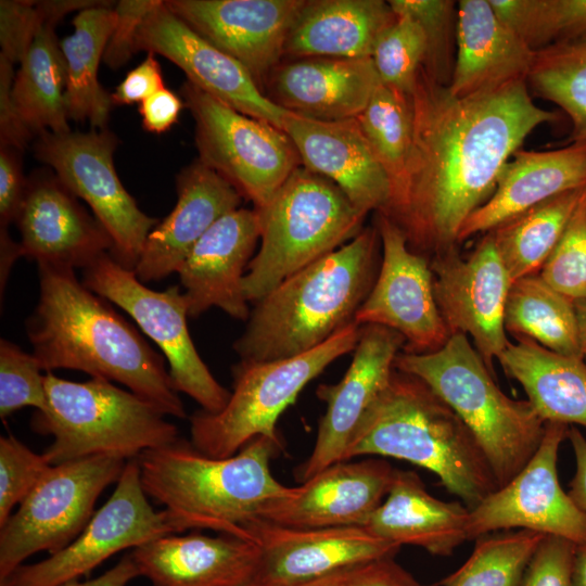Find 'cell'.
<instances>
[{"mask_svg":"<svg viewBox=\"0 0 586 586\" xmlns=\"http://www.w3.org/2000/svg\"><path fill=\"white\" fill-rule=\"evenodd\" d=\"M395 20L388 1L305 0L289 31L283 60L371 58L378 38Z\"/></svg>","mask_w":586,"mask_h":586,"instance_id":"1f68e13d","label":"cell"},{"mask_svg":"<svg viewBox=\"0 0 586 586\" xmlns=\"http://www.w3.org/2000/svg\"><path fill=\"white\" fill-rule=\"evenodd\" d=\"M569 425L546 422L542 443L526 466L470 510L468 540L500 530H530L586 544V518L559 482V448Z\"/></svg>","mask_w":586,"mask_h":586,"instance_id":"9a60e30c","label":"cell"},{"mask_svg":"<svg viewBox=\"0 0 586 586\" xmlns=\"http://www.w3.org/2000/svg\"><path fill=\"white\" fill-rule=\"evenodd\" d=\"M568 440L575 458V472L568 494L586 518V437L577 426H570Z\"/></svg>","mask_w":586,"mask_h":586,"instance_id":"9f6ffc18","label":"cell"},{"mask_svg":"<svg viewBox=\"0 0 586 586\" xmlns=\"http://www.w3.org/2000/svg\"><path fill=\"white\" fill-rule=\"evenodd\" d=\"M375 227L380 268L354 322L395 330L405 339V352H434L450 334L435 301L430 259L409 249L403 230L386 215L377 213Z\"/></svg>","mask_w":586,"mask_h":586,"instance_id":"2e32d148","label":"cell"},{"mask_svg":"<svg viewBox=\"0 0 586 586\" xmlns=\"http://www.w3.org/2000/svg\"><path fill=\"white\" fill-rule=\"evenodd\" d=\"M165 88L162 68L154 53L129 71L120 84L111 93L113 105L141 103L152 94Z\"/></svg>","mask_w":586,"mask_h":586,"instance_id":"db71d44e","label":"cell"},{"mask_svg":"<svg viewBox=\"0 0 586 586\" xmlns=\"http://www.w3.org/2000/svg\"><path fill=\"white\" fill-rule=\"evenodd\" d=\"M258 239L260 225L254 208L230 212L204 233L177 271L189 318L216 306L234 319H249L242 281Z\"/></svg>","mask_w":586,"mask_h":586,"instance_id":"cb8c5ba5","label":"cell"},{"mask_svg":"<svg viewBox=\"0 0 586 586\" xmlns=\"http://www.w3.org/2000/svg\"><path fill=\"white\" fill-rule=\"evenodd\" d=\"M526 84L572 123L570 141H586V36L535 51Z\"/></svg>","mask_w":586,"mask_h":586,"instance_id":"74e56055","label":"cell"},{"mask_svg":"<svg viewBox=\"0 0 586 586\" xmlns=\"http://www.w3.org/2000/svg\"><path fill=\"white\" fill-rule=\"evenodd\" d=\"M412 142L402 187L382 214L415 253L456 246L468 217L493 194L502 166L539 125L558 120L538 107L526 81L458 98L421 67L410 94Z\"/></svg>","mask_w":586,"mask_h":586,"instance_id":"6da1fadb","label":"cell"},{"mask_svg":"<svg viewBox=\"0 0 586 586\" xmlns=\"http://www.w3.org/2000/svg\"><path fill=\"white\" fill-rule=\"evenodd\" d=\"M282 129L302 166L334 182L358 211H386L392 184L356 118L322 122L290 112Z\"/></svg>","mask_w":586,"mask_h":586,"instance_id":"d4e9b609","label":"cell"},{"mask_svg":"<svg viewBox=\"0 0 586 586\" xmlns=\"http://www.w3.org/2000/svg\"><path fill=\"white\" fill-rule=\"evenodd\" d=\"M44 387L48 406L31 425L53 437L43 453L51 466L95 455L129 460L180 438L156 406L106 379L73 382L48 371Z\"/></svg>","mask_w":586,"mask_h":586,"instance_id":"52a82bcc","label":"cell"},{"mask_svg":"<svg viewBox=\"0 0 586 586\" xmlns=\"http://www.w3.org/2000/svg\"><path fill=\"white\" fill-rule=\"evenodd\" d=\"M576 546L569 539L546 535L528 562L519 586H574Z\"/></svg>","mask_w":586,"mask_h":586,"instance_id":"c3c4849f","label":"cell"},{"mask_svg":"<svg viewBox=\"0 0 586 586\" xmlns=\"http://www.w3.org/2000/svg\"><path fill=\"white\" fill-rule=\"evenodd\" d=\"M538 275L571 301H586V188Z\"/></svg>","mask_w":586,"mask_h":586,"instance_id":"f6af8a7d","label":"cell"},{"mask_svg":"<svg viewBox=\"0 0 586 586\" xmlns=\"http://www.w3.org/2000/svg\"><path fill=\"white\" fill-rule=\"evenodd\" d=\"M586 187V141L551 151L518 150L502 166L493 194L463 222L457 242L489 232L559 194Z\"/></svg>","mask_w":586,"mask_h":586,"instance_id":"f1b7e54d","label":"cell"},{"mask_svg":"<svg viewBox=\"0 0 586 586\" xmlns=\"http://www.w3.org/2000/svg\"><path fill=\"white\" fill-rule=\"evenodd\" d=\"M305 0H165L206 41L237 60L264 92L283 61L289 31ZM265 94V93H264Z\"/></svg>","mask_w":586,"mask_h":586,"instance_id":"d6986e66","label":"cell"},{"mask_svg":"<svg viewBox=\"0 0 586 586\" xmlns=\"http://www.w3.org/2000/svg\"><path fill=\"white\" fill-rule=\"evenodd\" d=\"M426 38L421 26L406 14L378 38L371 55L382 85L410 95L426 56Z\"/></svg>","mask_w":586,"mask_h":586,"instance_id":"b9f144b4","label":"cell"},{"mask_svg":"<svg viewBox=\"0 0 586 586\" xmlns=\"http://www.w3.org/2000/svg\"><path fill=\"white\" fill-rule=\"evenodd\" d=\"M395 14H406L423 29L426 38L424 71L449 86L455 60L457 10L453 0H390Z\"/></svg>","mask_w":586,"mask_h":586,"instance_id":"7bdbcfd3","label":"cell"},{"mask_svg":"<svg viewBox=\"0 0 586 586\" xmlns=\"http://www.w3.org/2000/svg\"><path fill=\"white\" fill-rule=\"evenodd\" d=\"M117 137L109 129L50 131L38 136L34 154L92 209L113 241L112 257L133 270L149 233L158 224L143 213L124 188L114 166Z\"/></svg>","mask_w":586,"mask_h":586,"instance_id":"7c38bea8","label":"cell"},{"mask_svg":"<svg viewBox=\"0 0 586 586\" xmlns=\"http://www.w3.org/2000/svg\"><path fill=\"white\" fill-rule=\"evenodd\" d=\"M138 51L161 54L181 68L188 81L209 95L244 115L282 129L290 112L271 102L242 64L192 30L163 0L138 29Z\"/></svg>","mask_w":586,"mask_h":586,"instance_id":"44dd1931","label":"cell"},{"mask_svg":"<svg viewBox=\"0 0 586 586\" xmlns=\"http://www.w3.org/2000/svg\"><path fill=\"white\" fill-rule=\"evenodd\" d=\"M140 576L131 555L124 556L117 564L95 578L79 582L72 581L60 586H127Z\"/></svg>","mask_w":586,"mask_h":586,"instance_id":"6f0895ef","label":"cell"},{"mask_svg":"<svg viewBox=\"0 0 586 586\" xmlns=\"http://www.w3.org/2000/svg\"><path fill=\"white\" fill-rule=\"evenodd\" d=\"M394 368L424 382L471 431L498 486L510 482L538 449L546 422L527 399H512L493 380L463 333L434 352L399 353Z\"/></svg>","mask_w":586,"mask_h":586,"instance_id":"8992f818","label":"cell"},{"mask_svg":"<svg viewBox=\"0 0 586 586\" xmlns=\"http://www.w3.org/2000/svg\"><path fill=\"white\" fill-rule=\"evenodd\" d=\"M298 586H422L394 557L352 565Z\"/></svg>","mask_w":586,"mask_h":586,"instance_id":"681fc988","label":"cell"},{"mask_svg":"<svg viewBox=\"0 0 586 586\" xmlns=\"http://www.w3.org/2000/svg\"><path fill=\"white\" fill-rule=\"evenodd\" d=\"M498 361L518 381L545 422L586 428V364L515 337Z\"/></svg>","mask_w":586,"mask_h":586,"instance_id":"d6a6232c","label":"cell"},{"mask_svg":"<svg viewBox=\"0 0 586 586\" xmlns=\"http://www.w3.org/2000/svg\"><path fill=\"white\" fill-rule=\"evenodd\" d=\"M395 469L382 458L340 461L266 505L259 519L293 528L365 527L386 497Z\"/></svg>","mask_w":586,"mask_h":586,"instance_id":"603a6c76","label":"cell"},{"mask_svg":"<svg viewBox=\"0 0 586 586\" xmlns=\"http://www.w3.org/2000/svg\"><path fill=\"white\" fill-rule=\"evenodd\" d=\"M183 106L182 98L165 87L139 104L142 127L156 135L166 132L178 122Z\"/></svg>","mask_w":586,"mask_h":586,"instance_id":"11a10c76","label":"cell"},{"mask_svg":"<svg viewBox=\"0 0 586 586\" xmlns=\"http://www.w3.org/2000/svg\"><path fill=\"white\" fill-rule=\"evenodd\" d=\"M360 327H345L321 345L271 361L240 360L232 368L233 390L226 407L190 417L191 444L213 458L235 455L258 436L282 442L277 422L307 383L331 362L355 349Z\"/></svg>","mask_w":586,"mask_h":586,"instance_id":"9c48e42d","label":"cell"},{"mask_svg":"<svg viewBox=\"0 0 586 586\" xmlns=\"http://www.w3.org/2000/svg\"><path fill=\"white\" fill-rule=\"evenodd\" d=\"M381 244L377 227L288 277L255 303L233 348L243 361L304 354L354 318L377 279Z\"/></svg>","mask_w":586,"mask_h":586,"instance_id":"277c9868","label":"cell"},{"mask_svg":"<svg viewBox=\"0 0 586 586\" xmlns=\"http://www.w3.org/2000/svg\"><path fill=\"white\" fill-rule=\"evenodd\" d=\"M573 583L574 586H586V544L576 546Z\"/></svg>","mask_w":586,"mask_h":586,"instance_id":"680465c9","label":"cell"},{"mask_svg":"<svg viewBox=\"0 0 586 586\" xmlns=\"http://www.w3.org/2000/svg\"><path fill=\"white\" fill-rule=\"evenodd\" d=\"M22 152L12 146H0V229L16 221L27 178L23 175Z\"/></svg>","mask_w":586,"mask_h":586,"instance_id":"816d5d0a","label":"cell"},{"mask_svg":"<svg viewBox=\"0 0 586 586\" xmlns=\"http://www.w3.org/2000/svg\"><path fill=\"white\" fill-rule=\"evenodd\" d=\"M579 330L581 349L586 364V301L574 302Z\"/></svg>","mask_w":586,"mask_h":586,"instance_id":"91938a15","label":"cell"},{"mask_svg":"<svg viewBox=\"0 0 586 586\" xmlns=\"http://www.w3.org/2000/svg\"><path fill=\"white\" fill-rule=\"evenodd\" d=\"M405 339L377 324L360 327L353 360L336 384H320L316 394L327 404L309 457L296 469L301 484L326 468L343 461L364 415L387 385Z\"/></svg>","mask_w":586,"mask_h":586,"instance_id":"ac0fdd59","label":"cell"},{"mask_svg":"<svg viewBox=\"0 0 586 586\" xmlns=\"http://www.w3.org/2000/svg\"><path fill=\"white\" fill-rule=\"evenodd\" d=\"M434 296L449 334L471 336L488 370L510 344L505 329L506 302L511 285L491 232L468 258L456 246L430 259Z\"/></svg>","mask_w":586,"mask_h":586,"instance_id":"e0dca14e","label":"cell"},{"mask_svg":"<svg viewBox=\"0 0 586 586\" xmlns=\"http://www.w3.org/2000/svg\"><path fill=\"white\" fill-rule=\"evenodd\" d=\"M14 64L0 54V146L23 151L34 137L22 123L12 98Z\"/></svg>","mask_w":586,"mask_h":586,"instance_id":"f5cc1de1","label":"cell"},{"mask_svg":"<svg viewBox=\"0 0 586 586\" xmlns=\"http://www.w3.org/2000/svg\"><path fill=\"white\" fill-rule=\"evenodd\" d=\"M87 5L86 0H1L0 54L13 64L20 63L43 26H56L66 14Z\"/></svg>","mask_w":586,"mask_h":586,"instance_id":"ee69618b","label":"cell"},{"mask_svg":"<svg viewBox=\"0 0 586 586\" xmlns=\"http://www.w3.org/2000/svg\"><path fill=\"white\" fill-rule=\"evenodd\" d=\"M126 462L120 456L95 455L51 466L0 527V581L34 553L53 555L69 545Z\"/></svg>","mask_w":586,"mask_h":586,"instance_id":"8fae6325","label":"cell"},{"mask_svg":"<svg viewBox=\"0 0 586 586\" xmlns=\"http://www.w3.org/2000/svg\"><path fill=\"white\" fill-rule=\"evenodd\" d=\"M65 62L55 25L35 36L15 73L12 98L18 116L33 136L71 131L65 100Z\"/></svg>","mask_w":586,"mask_h":586,"instance_id":"e575fe53","label":"cell"},{"mask_svg":"<svg viewBox=\"0 0 586 586\" xmlns=\"http://www.w3.org/2000/svg\"><path fill=\"white\" fill-rule=\"evenodd\" d=\"M380 85L371 58L314 56L282 61L264 93L291 113L336 122L360 115Z\"/></svg>","mask_w":586,"mask_h":586,"instance_id":"484cf974","label":"cell"},{"mask_svg":"<svg viewBox=\"0 0 586 586\" xmlns=\"http://www.w3.org/2000/svg\"><path fill=\"white\" fill-rule=\"evenodd\" d=\"M260 246L242 281L256 303L288 277L353 240L364 228L358 211L331 180L300 166L262 208Z\"/></svg>","mask_w":586,"mask_h":586,"instance_id":"ba28073f","label":"cell"},{"mask_svg":"<svg viewBox=\"0 0 586 586\" xmlns=\"http://www.w3.org/2000/svg\"><path fill=\"white\" fill-rule=\"evenodd\" d=\"M51 467L12 435L0 437V527Z\"/></svg>","mask_w":586,"mask_h":586,"instance_id":"7dc6e473","label":"cell"},{"mask_svg":"<svg viewBox=\"0 0 586 586\" xmlns=\"http://www.w3.org/2000/svg\"><path fill=\"white\" fill-rule=\"evenodd\" d=\"M585 188L551 198L489 231L511 282L539 273Z\"/></svg>","mask_w":586,"mask_h":586,"instance_id":"8d00e7d4","label":"cell"},{"mask_svg":"<svg viewBox=\"0 0 586 586\" xmlns=\"http://www.w3.org/2000/svg\"><path fill=\"white\" fill-rule=\"evenodd\" d=\"M34 354H28L14 343L0 341V417L25 407L46 410L48 398L44 375Z\"/></svg>","mask_w":586,"mask_h":586,"instance_id":"bcb514c9","label":"cell"},{"mask_svg":"<svg viewBox=\"0 0 586 586\" xmlns=\"http://www.w3.org/2000/svg\"><path fill=\"white\" fill-rule=\"evenodd\" d=\"M505 329L560 355L583 359L574 302L548 285L539 275L510 285Z\"/></svg>","mask_w":586,"mask_h":586,"instance_id":"d590c367","label":"cell"},{"mask_svg":"<svg viewBox=\"0 0 586 586\" xmlns=\"http://www.w3.org/2000/svg\"><path fill=\"white\" fill-rule=\"evenodd\" d=\"M177 202L149 233L135 275L141 282L177 272L204 233L222 216L240 208L241 194L199 158L176 179Z\"/></svg>","mask_w":586,"mask_h":586,"instance_id":"4316f807","label":"cell"},{"mask_svg":"<svg viewBox=\"0 0 586 586\" xmlns=\"http://www.w3.org/2000/svg\"><path fill=\"white\" fill-rule=\"evenodd\" d=\"M282 449V442L258 436L231 457L213 458L179 438L136 459L145 495L164 507L176 533L205 528L251 540L244 526L298 489L270 471Z\"/></svg>","mask_w":586,"mask_h":586,"instance_id":"3957f363","label":"cell"},{"mask_svg":"<svg viewBox=\"0 0 586 586\" xmlns=\"http://www.w3.org/2000/svg\"><path fill=\"white\" fill-rule=\"evenodd\" d=\"M546 535L518 530L475 538L469 559L438 586H519L524 571Z\"/></svg>","mask_w":586,"mask_h":586,"instance_id":"ab89813d","label":"cell"},{"mask_svg":"<svg viewBox=\"0 0 586 586\" xmlns=\"http://www.w3.org/2000/svg\"><path fill=\"white\" fill-rule=\"evenodd\" d=\"M368 455L431 471L469 510L499 487L480 444L456 412L420 379L395 368L343 461Z\"/></svg>","mask_w":586,"mask_h":586,"instance_id":"5b68a950","label":"cell"},{"mask_svg":"<svg viewBox=\"0 0 586 586\" xmlns=\"http://www.w3.org/2000/svg\"><path fill=\"white\" fill-rule=\"evenodd\" d=\"M498 17L532 50L586 36V0H488Z\"/></svg>","mask_w":586,"mask_h":586,"instance_id":"60d3db41","label":"cell"},{"mask_svg":"<svg viewBox=\"0 0 586 586\" xmlns=\"http://www.w3.org/2000/svg\"><path fill=\"white\" fill-rule=\"evenodd\" d=\"M356 119L375 157L390 178L392 201L402 187L411 149L412 109L410 95L381 84Z\"/></svg>","mask_w":586,"mask_h":586,"instance_id":"f35d334b","label":"cell"},{"mask_svg":"<svg viewBox=\"0 0 586 586\" xmlns=\"http://www.w3.org/2000/svg\"><path fill=\"white\" fill-rule=\"evenodd\" d=\"M82 283L93 293L124 309L144 334L157 344L169 365L177 392L189 395L202 410L216 413L229 402L231 392L211 373L188 330V305L179 286L154 291L133 270L104 253L84 269Z\"/></svg>","mask_w":586,"mask_h":586,"instance_id":"4fadbf2b","label":"cell"},{"mask_svg":"<svg viewBox=\"0 0 586 586\" xmlns=\"http://www.w3.org/2000/svg\"><path fill=\"white\" fill-rule=\"evenodd\" d=\"M39 302L26 323L42 370L73 369L127 386L166 416L187 412L164 358L139 331L75 276L38 265Z\"/></svg>","mask_w":586,"mask_h":586,"instance_id":"7a4b0ae2","label":"cell"},{"mask_svg":"<svg viewBox=\"0 0 586 586\" xmlns=\"http://www.w3.org/2000/svg\"><path fill=\"white\" fill-rule=\"evenodd\" d=\"M260 550L254 582L298 586L359 563L394 557L400 546L361 526L293 528L263 519L244 526Z\"/></svg>","mask_w":586,"mask_h":586,"instance_id":"ffe728a7","label":"cell"},{"mask_svg":"<svg viewBox=\"0 0 586 586\" xmlns=\"http://www.w3.org/2000/svg\"><path fill=\"white\" fill-rule=\"evenodd\" d=\"M175 533L167 512L150 505L137 459H129L111 497L69 545L39 562L23 563L0 586H60L78 581L124 549Z\"/></svg>","mask_w":586,"mask_h":586,"instance_id":"5bb4252c","label":"cell"},{"mask_svg":"<svg viewBox=\"0 0 586 586\" xmlns=\"http://www.w3.org/2000/svg\"><path fill=\"white\" fill-rule=\"evenodd\" d=\"M112 1L80 10L73 18L74 31L60 41L66 71L68 119L89 122L105 129L113 106L111 93L100 84V61L116 23Z\"/></svg>","mask_w":586,"mask_h":586,"instance_id":"836d02e7","label":"cell"},{"mask_svg":"<svg viewBox=\"0 0 586 586\" xmlns=\"http://www.w3.org/2000/svg\"><path fill=\"white\" fill-rule=\"evenodd\" d=\"M194 120L199 160L218 173L253 208L264 207L302 166L284 130L244 115L190 81L180 88Z\"/></svg>","mask_w":586,"mask_h":586,"instance_id":"30bf717a","label":"cell"},{"mask_svg":"<svg viewBox=\"0 0 586 586\" xmlns=\"http://www.w3.org/2000/svg\"><path fill=\"white\" fill-rule=\"evenodd\" d=\"M161 0H120L114 10L116 23L107 41L103 61L113 68H119L136 53V37L144 17Z\"/></svg>","mask_w":586,"mask_h":586,"instance_id":"f907efd6","label":"cell"},{"mask_svg":"<svg viewBox=\"0 0 586 586\" xmlns=\"http://www.w3.org/2000/svg\"><path fill=\"white\" fill-rule=\"evenodd\" d=\"M469 515L464 504L433 497L416 472L395 469L386 498L365 527L396 545L448 557L468 540Z\"/></svg>","mask_w":586,"mask_h":586,"instance_id":"4dcf8cb0","label":"cell"},{"mask_svg":"<svg viewBox=\"0 0 586 586\" xmlns=\"http://www.w3.org/2000/svg\"><path fill=\"white\" fill-rule=\"evenodd\" d=\"M456 50L448 89L458 98L526 81L535 58L488 0L458 2Z\"/></svg>","mask_w":586,"mask_h":586,"instance_id":"f546056e","label":"cell"},{"mask_svg":"<svg viewBox=\"0 0 586 586\" xmlns=\"http://www.w3.org/2000/svg\"><path fill=\"white\" fill-rule=\"evenodd\" d=\"M130 555L153 586H243L255 581L262 550L249 539L193 533L161 536Z\"/></svg>","mask_w":586,"mask_h":586,"instance_id":"83f0119b","label":"cell"},{"mask_svg":"<svg viewBox=\"0 0 586 586\" xmlns=\"http://www.w3.org/2000/svg\"><path fill=\"white\" fill-rule=\"evenodd\" d=\"M243 586H265V585L259 584V583H257V582H251V583L245 584V585H243Z\"/></svg>","mask_w":586,"mask_h":586,"instance_id":"94428289","label":"cell"},{"mask_svg":"<svg viewBox=\"0 0 586 586\" xmlns=\"http://www.w3.org/2000/svg\"><path fill=\"white\" fill-rule=\"evenodd\" d=\"M15 222L21 234V256L38 265L85 269L114 246L102 224L50 170L27 178Z\"/></svg>","mask_w":586,"mask_h":586,"instance_id":"7402d4cb","label":"cell"}]
</instances>
